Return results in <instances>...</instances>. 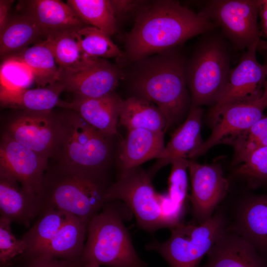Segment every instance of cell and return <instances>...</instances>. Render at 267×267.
<instances>
[{"label": "cell", "instance_id": "cell-1", "mask_svg": "<svg viewBox=\"0 0 267 267\" xmlns=\"http://www.w3.org/2000/svg\"><path fill=\"white\" fill-rule=\"evenodd\" d=\"M218 28L199 12L171 0L146 1L135 15L125 38V65L180 45L187 40Z\"/></svg>", "mask_w": 267, "mask_h": 267}, {"label": "cell", "instance_id": "cell-2", "mask_svg": "<svg viewBox=\"0 0 267 267\" xmlns=\"http://www.w3.org/2000/svg\"><path fill=\"white\" fill-rule=\"evenodd\" d=\"M186 59L177 46L122 67V81L127 82L132 96L156 105L166 119V130L179 123L191 107L185 74Z\"/></svg>", "mask_w": 267, "mask_h": 267}, {"label": "cell", "instance_id": "cell-3", "mask_svg": "<svg viewBox=\"0 0 267 267\" xmlns=\"http://www.w3.org/2000/svg\"><path fill=\"white\" fill-rule=\"evenodd\" d=\"M109 185L104 176L75 170L57 163L48 167L37 195L40 213L59 210L89 222L106 203Z\"/></svg>", "mask_w": 267, "mask_h": 267}, {"label": "cell", "instance_id": "cell-4", "mask_svg": "<svg viewBox=\"0 0 267 267\" xmlns=\"http://www.w3.org/2000/svg\"><path fill=\"white\" fill-rule=\"evenodd\" d=\"M106 202L88 224L87 240L80 260L109 267H146L137 254L124 225L128 207Z\"/></svg>", "mask_w": 267, "mask_h": 267}, {"label": "cell", "instance_id": "cell-5", "mask_svg": "<svg viewBox=\"0 0 267 267\" xmlns=\"http://www.w3.org/2000/svg\"><path fill=\"white\" fill-rule=\"evenodd\" d=\"M218 28L202 34L185 74L193 106L214 105L226 85L231 69L232 46Z\"/></svg>", "mask_w": 267, "mask_h": 267}, {"label": "cell", "instance_id": "cell-6", "mask_svg": "<svg viewBox=\"0 0 267 267\" xmlns=\"http://www.w3.org/2000/svg\"><path fill=\"white\" fill-rule=\"evenodd\" d=\"M59 116L62 132L53 159L75 170L104 176L112 154L111 137L92 127L73 110L67 109Z\"/></svg>", "mask_w": 267, "mask_h": 267}, {"label": "cell", "instance_id": "cell-7", "mask_svg": "<svg viewBox=\"0 0 267 267\" xmlns=\"http://www.w3.org/2000/svg\"><path fill=\"white\" fill-rule=\"evenodd\" d=\"M228 218L221 210L216 211L201 224L181 222L171 227L166 241L147 244V249L159 253L170 267H198L199 263L227 228Z\"/></svg>", "mask_w": 267, "mask_h": 267}, {"label": "cell", "instance_id": "cell-8", "mask_svg": "<svg viewBox=\"0 0 267 267\" xmlns=\"http://www.w3.org/2000/svg\"><path fill=\"white\" fill-rule=\"evenodd\" d=\"M152 178L139 167L120 173L117 180L109 185L105 196L106 202L123 201L134 215L138 225L150 233L167 228Z\"/></svg>", "mask_w": 267, "mask_h": 267}, {"label": "cell", "instance_id": "cell-9", "mask_svg": "<svg viewBox=\"0 0 267 267\" xmlns=\"http://www.w3.org/2000/svg\"><path fill=\"white\" fill-rule=\"evenodd\" d=\"M259 9V0H210L200 12L233 47L242 50L260 41Z\"/></svg>", "mask_w": 267, "mask_h": 267}, {"label": "cell", "instance_id": "cell-10", "mask_svg": "<svg viewBox=\"0 0 267 267\" xmlns=\"http://www.w3.org/2000/svg\"><path fill=\"white\" fill-rule=\"evenodd\" d=\"M263 93L243 100L222 105H213L208 118L212 132L192 156L206 153L221 143L230 144L264 116L267 103Z\"/></svg>", "mask_w": 267, "mask_h": 267}, {"label": "cell", "instance_id": "cell-11", "mask_svg": "<svg viewBox=\"0 0 267 267\" xmlns=\"http://www.w3.org/2000/svg\"><path fill=\"white\" fill-rule=\"evenodd\" d=\"M61 132L59 114L52 110H21L8 121L3 134L44 157L53 159Z\"/></svg>", "mask_w": 267, "mask_h": 267}, {"label": "cell", "instance_id": "cell-12", "mask_svg": "<svg viewBox=\"0 0 267 267\" xmlns=\"http://www.w3.org/2000/svg\"><path fill=\"white\" fill-rule=\"evenodd\" d=\"M123 78V70L119 65L97 58L77 69L59 70L58 82L64 91L72 93L74 99L91 98L115 92Z\"/></svg>", "mask_w": 267, "mask_h": 267}, {"label": "cell", "instance_id": "cell-13", "mask_svg": "<svg viewBox=\"0 0 267 267\" xmlns=\"http://www.w3.org/2000/svg\"><path fill=\"white\" fill-rule=\"evenodd\" d=\"M191 185L188 198L191 204L193 222L201 224L209 220L224 198L229 182L218 164H201L190 160Z\"/></svg>", "mask_w": 267, "mask_h": 267}, {"label": "cell", "instance_id": "cell-14", "mask_svg": "<svg viewBox=\"0 0 267 267\" xmlns=\"http://www.w3.org/2000/svg\"><path fill=\"white\" fill-rule=\"evenodd\" d=\"M48 159L3 134L0 144V172L38 195L48 167Z\"/></svg>", "mask_w": 267, "mask_h": 267}, {"label": "cell", "instance_id": "cell-15", "mask_svg": "<svg viewBox=\"0 0 267 267\" xmlns=\"http://www.w3.org/2000/svg\"><path fill=\"white\" fill-rule=\"evenodd\" d=\"M259 43L246 48L237 65L231 68L225 88L214 105L233 103L263 92L267 69L256 57Z\"/></svg>", "mask_w": 267, "mask_h": 267}, {"label": "cell", "instance_id": "cell-16", "mask_svg": "<svg viewBox=\"0 0 267 267\" xmlns=\"http://www.w3.org/2000/svg\"><path fill=\"white\" fill-rule=\"evenodd\" d=\"M227 229L248 241L267 258V194L251 195L240 200Z\"/></svg>", "mask_w": 267, "mask_h": 267}, {"label": "cell", "instance_id": "cell-17", "mask_svg": "<svg viewBox=\"0 0 267 267\" xmlns=\"http://www.w3.org/2000/svg\"><path fill=\"white\" fill-rule=\"evenodd\" d=\"M207 255V262L202 267H267V258L227 228Z\"/></svg>", "mask_w": 267, "mask_h": 267}, {"label": "cell", "instance_id": "cell-18", "mask_svg": "<svg viewBox=\"0 0 267 267\" xmlns=\"http://www.w3.org/2000/svg\"><path fill=\"white\" fill-rule=\"evenodd\" d=\"M124 100L115 92L101 97L62 100L60 107L73 110L89 125L107 136L118 134L117 125Z\"/></svg>", "mask_w": 267, "mask_h": 267}, {"label": "cell", "instance_id": "cell-19", "mask_svg": "<svg viewBox=\"0 0 267 267\" xmlns=\"http://www.w3.org/2000/svg\"><path fill=\"white\" fill-rule=\"evenodd\" d=\"M202 115L201 107L191 105L186 119L174 132L157 161L148 171L152 177L175 159L192 158L204 141L201 134Z\"/></svg>", "mask_w": 267, "mask_h": 267}, {"label": "cell", "instance_id": "cell-20", "mask_svg": "<svg viewBox=\"0 0 267 267\" xmlns=\"http://www.w3.org/2000/svg\"><path fill=\"white\" fill-rule=\"evenodd\" d=\"M0 217L26 227L40 209L37 195L24 188L10 176L0 172Z\"/></svg>", "mask_w": 267, "mask_h": 267}, {"label": "cell", "instance_id": "cell-21", "mask_svg": "<svg viewBox=\"0 0 267 267\" xmlns=\"http://www.w3.org/2000/svg\"><path fill=\"white\" fill-rule=\"evenodd\" d=\"M164 133L142 129L128 131L118 152L121 173L139 167L148 160L157 159L165 146Z\"/></svg>", "mask_w": 267, "mask_h": 267}, {"label": "cell", "instance_id": "cell-22", "mask_svg": "<svg viewBox=\"0 0 267 267\" xmlns=\"http://www.w3.org/2000/svg\"><path fill=\"white\" fill-rule=\"evenodd\" d=\"M27 12L46 36L86 26L72 8L59 0H32L26 1Z\"/></svg>", "mask_w": 267, "mask_h": 267}, {"label": "cell", "instance_id": "cell-23", "mask_svg": "<svg viewBox=\"0 0 267 267\" xmlns=\"http://www.w3.org/2000/svg\"><path fill=\"white\" fill-rule=\"evenodd\" d=\"M64 91L59 82L44 87L20 90L0 89L1 106L24 111H45L59 107L62 100L60 95Z\"/></svg>", "mask_w": 267, "mask_h": 267}, {"label": "cell", "instance_id": "cell-24", "mask_svg": "<svg viewBox=\"0 0 267 267\" xmlns=\"http://www.w3.org/2000/svg\"><path fill=\"white\" fill-rule=\"evenodd\" d=\"M88 224L73 216L46 247L34 257L47 256L64 260H79L85 246Z\"/></svg>", "mask_w": 267, "mask_h": 267}, {"label": "cell", "instance_id": "cell-25", "mask_svg": "<svg viewBox=\"0 0 267 267\" xmlns=\"http://www.w3.org/2000/svg\"><path fill=\"white\" fill-rule=\"evenodd\" d=\"M119 123L127 131L142 129L166 131V119L158 107L145 99L131 96L124 100Z\"/></svg>", "mask_w": 267, "mask_h": 267}, {"label": "cell", "instance_id": "cell-26", "mask_svg": "<svg viewBox=\"0 0 267 267\" xmlns=\"http://www.w3.org/2000/svg\"><path fill=\"white\" fill-rule=\"evenodd\" d=\"M13 56L29 67L33 72L35 82L39 87H44L58 82L59 68L47 38Z\"/></svg>", "mask_w": 267, "mask_h": 267}, {"label": "cell", "instance_id": "cell-27", "mask_svg": "<svg viewBox=\"0 0 267 267\" xmlns=\"http://www.w3.org/2000/svg\"><path fill=\"white\" fill-rule=\"evenodd\" d=\"M46 35L37 24L28 15L24 14L9 19L3 30L0 32L1 57L27 48L29 44L40 42Z\"/></svg>", "mask_w": 267, "mask_h": 267}, {"label": "cell", "instance_id": "cell-28", "mask_svg": "<svg viewBox=\"0 0 267 267\" xmlns=\"http://www.w3.org/2000/svg\"><path fill=\"white\" fill-rule=\"evenodd\" d=\"M40 216L38 221L22 237L27 247L24 253L31 258L46 247L73 215L59 210H49Z\"/></svg>", "mask_w": 267, "mask_h": 267}, {"label": "cell", "instance_id": "cell-29", "mask_svg": "<svg viewBox=\"0 0 267 267\" xmlns=\"http://www.w3.org/2000/svg\"><path fill=\"white\" fill-rule=\"evenodd\" d=\"M59 70H73L80 68L96 58L85 54L77 37L76 30H67L47 37Z\"/></svg>", "mask_w": 267, "mask_h": 267}, {"label": "cell", "instance_id": "cell-30", "mask_svg": "<svg viewBox=\"0 0 267 267\" xmlns=\"http://www.w3.org/2000/svg\"><path fill=\"white\" fill-rule=\"evenodd\" d=\"M66 2L87 25L97 28L109 36L117 32V20L110 0H68Z\"/></svg>", "mask_w": 267, "mask_h": 267}, {"label": "cell", "instance_id": "cell-31", "mask_svg": "<svg viewBox=\"0 0 267 267\" xmlns=\"http://www.w3.org/2000/svg\"><path fill=\"white\" fill-rule=\"evenodd\" d=\"M82 49L87 55L93 58H115L118 61L124 56V52L102 31L90 26L76 30Z\"/></svg>", "mask_w": 267, "mask_h": 267}, {"label": "cell", "instance_id": "cell-32", "mask_svg": "<svg viewBox=\"0 0 267 267\" xmlns=\"http://www.w3.org/2000/svg\"><path fill=\"white\" fill-rule=\"evenodd\" d=\"M242 163L234 175L245 179L253 188L267 186V146L245 151L237 155Z\"/></svg>", "mask_w": 267, "mask_h": 267}, {"label": "cell", "instance_id": "cell-33", "mask_svg": "<svg viewBox=\"0 0 267 267\" xmlns=\"http://www.w3.org/2000/svg\"><path fill=\"white\" fill-rule=\"evenodd\" d=\"M0 89L20 90L27 89L35 82L32 71L18 58L11 56L5 59L0 69Z\"/></svg>", "mask_w": 267, "mask_h": 267}, {"label": "cell", "instance_id": "cell-34", "mask_svg": "<svg viewBox=\"0 0 267 267\" xmlns=\"http://www.w3.org/2000/svg\"><path fill=\"white\" fill-rule=\"evenodd\" d=\"M190 160L178 158L172 161L168 179V195L175 204L186 208L187 198L188 170Z\"/></svg>", "mask_w": 267, "mask_h": 267}, {"label": "cell", "instance_id": "cell-35", "mask_svg": "<svg viewBox=\"0 0 267 267\" xmlns=\"http://www.w3.org/2000/svg\"><path fill=\"white\" fill-rule=\"evenodd\" d=\"M11 221L0 218V262L1 266L8 263L17 255L24 253L27 248L22 239L17 238L11 229Z\"/></svg>", "mask_w": 267, "mask_h": 267}, {"label": "cell", "instance_id": "cell-36", "mask_svg": "<svg viewBox=\"0 0 267 267\" xmlns=\"http://www.w3.org/2000/svg\"><path fill=\"white\" fill-rule=\"evenodd\" d=\"M146 0H110L116 18L137 12Z\"/></svg>", "mask_w": 267, "mask_h": 267}, {"label": "cell", "instance_id": "cell-37", "mask_svg": "<svg viewBox=\"0 0 267 267\" xmlns=\"http://www.w3.org/2000/svg\"><path fill=\"white\" fill-rule=\"evenodd\" d=\"M31 258L29 267H78L79 261L56 259L47 256H38Z\"/></svg>", "mask_w": 267, "mask_h": 267}, {"label": "cell", "instance_id": "cell-38", "mask_svg": "<svg viewBox=\"0 0 267 267\" xmlns=\"http://www.w3.org/2000/svg\"><path fill=\"white\" fill-rule=\"evenodd\" d=\"M13 1L11 0H0V32L3 30L8 22L9 10Z\"/></svg>", "mask_w": 267, "mask_h": 267}, {"label": "cell", "instance_id": "cell-39", "mask_svg": "<svg viewBox=\"0 0 267 267\" xmlns=\"http://www.w3.org/2000/svg\"><path fill=\"white\" fill-rule=\"evenodd\" d=\"M267 146V130L255 141L248 143L236 151V155L255 148Z\"/></svg>", "mask_w": 267, "mask_h": 267}, {"label": "cell", "instance_id": "cell-40", "mask_svg": "<svg viewBox=\"0 0 267 267\" xmlns=\"http://www.w3.org/2000/svg\"><path fill=\"white\" fill-rule=\"evenodd\" d=\"M259 15L264 34L267 37V0H259Z\"/></svg>", "mask_w": 267, "mask_h": 267}, {"label": "cell", "instance_id": "cell-41", "mask_svg": "<svg viewBox=\"0 0 267 267\" xmlns=\"http://www.w3.org/2000/svg\"><path fill=\"white\" fill-rule=\"evenodd\" d=\"M257 49H262V50H263V53L265 54V62L264 64L266 65L267 69V43H266L265 42H264L263 41H261L260 40L258 44ZM263 87L264 89L263 96L265 98L267 103V74Z\"/></svg>", "mask_w": 267, "mask_h": 267}, {"label": "cell", "instance_id": "cell-42", "mask_svg": "<svg viewBox=\"0 0 267 267\" xmlns=\"http://www.w3.org/2000/svg\"><path fill=\"white\" fill-rule=\"evenodd\" d=\"M99 265L95 262L82 264L78 267H99Z\"/></svg>", "mask_w": 267, "mask_h": 267}]
</instances>
